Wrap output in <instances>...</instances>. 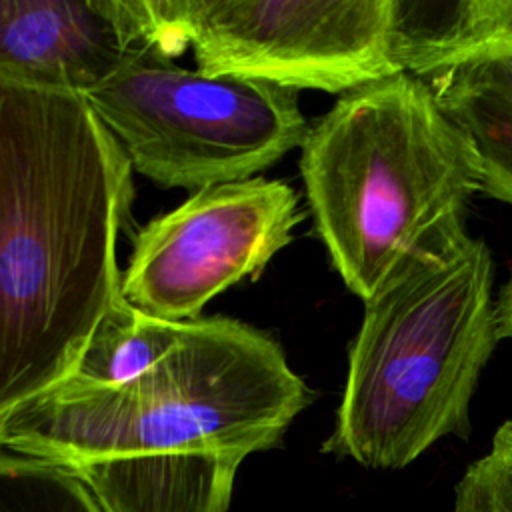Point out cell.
I'll use <instances>...</instances> for the list:
<instances>
[{
	"label": "cell",
	"instance_id": "52a82bcc",
	"mask_svg": "<svg viewBox=\"0 0 512 512\" xmlns=\"http://www.w3.org/2000/svg\"><path fill=\"white\" fill-rule=\"evenodd\" d=\"M302 218L284 180L254 176L198 190L136 232L122 296L168 322L196 320L216 294L260 276Z\"/></svg>",
	"mask_w": 512,
	"mask_h": 512
},
{
	"label": "cell",
	"instance_id": "ba28073f",
	"mask_svg": "<svg viewBox=\"0 0 512 512\" xmlns=\"http://www.w3.org/2000/svg\"><path fill=\"white\" fill-rule=\"evenodd\" d=\"M148 40L144 0H0V82L88 92Z\"/></svg>",
	"mask_w": 512,
	"mask_h": 512
},
{
	"label": "cell",
	"instance_id": "3957f363",
	"mask_svg": "<svg viewBox=\"0 0 512 512\" xmlns=\"http://www.w3.org/2000/svg\"><path fill=\"white\" fill-rule=\"evenodd\" d=\"M494 260L464 228L410 252L364 302L324 452L398 470L444 436L468 438L470 404L500 336Z\"/></svg>",
	"mask_w": 512,
	"mask_h": 512
},
{
	"label": "cell",
	"instance_id": "7c38bea8",
	"mask_svg": "<svg viewBox=\"0 0 512 512\" xmlns=\"http://www.w3.org/2000/svg\"><path fill=\"white\" fill-rule=\"evenodd\" d=\"M0 512H104L90 488L66 468L2 450Z\"/></svg>",
	"mask_w": 512,
	"mask_h": 512
},
{
	"label": "cell",
	"instance_id": "30bf717a",
	"mask_svg": "<svg viewBox=\"0 0 512 512\" xmlns=\"http://www.w3.org/2000/svg\"><path fill=\"white\" fill-rule=\"evenodd\" d=\"M512 44V0H392V60L424 78Z\"/></svg>",
	"mask_w": 512,
	"mask_h": 512
},
{
	"label": "cell",
	"instance_id": "8992f818",
	"mask_svg": "<svg viewBox=\"0 0 512 512\" xmlns=\"http://www.w3.org/2000/svg\"><path fill=\"white\" fill-rule=\"evenodd\" d=\"M148 38L196 70L344 94L398 74L392 0H144Z\"/></svg>",
	"mask_w": 512,
	"mask_h": 512
},
{
	"label": "cell",
	"instance_id": "6da1fadb",
	"mask_svg": "<svg viewBox=\"0 0 512 512\" xmlns=\"http://www.w3.org/2000/svg\"><path fill=\"white\" fill-rule=\"evenodd\" d=\"M308 402L270 334L210 316L126 384L70 376L0 412V444L66 468L104 512H226L240 464Z\"/></svg>",
	"mask_w": 512,
	"mask_h": 512
},
{
	"label": "cell",
	"instance_id": "8fae6325",
	"mask_svg": "<svg viewBox=\"0 0 512 512\" xmlns=\"http://www.w3.org/2000/svg\"><path fill=\"white\" fill-rule=\"evenodd\" d=\"M184 324L150 316L122 296L96 326L72 376L100 386L126 384L178 344Z\"/></svg>",
	"mask_w": 512,
	"mask_h": 512
},
{
	"label": "cell",
	"instance_id": "9c48e42d",
	"mask_svg": "<svg viewBox=\"0 0 512 512\" xmlns=\"http://www.w3.org/2000/svg\"><path fill=\"white\" fill-rule=\"evenodd\" d=\"M422 80L468 138L480 194L512 204V44L476 52Z\"/></svg>",
	"mask_w": 512,
	"mask_h": 512
},
{
	"label": "cell",
	"instance_id": "7a4b0ae2",
	"mask_svg": "<svg viewBox=\"0 0 512 512\" xmlns=\"http://www.w3.org/2000/svg\"><path fill=\"white\" fill-rule=\"evenodd\" d=\"M132 172L86 96L0 82V412L70 378L122 298Z\"/></svg>",
	"mask_w": 512,
	"mask_h": 512
},
{
	"label": "cell",
	"instance_id": "4fadbf2b",
	"mask_svg": "<svg viewBox=\"0 0 512 512\" xmlns=\"http://www.w3.org/2000/svg\"><path fill=\"white\" fill-rule=\"evenodd\" d=\"M452 512H512V418L496 428L490 450L466 468Z\"/></svg>",
	"mask_w": 512,
	"mask_h": 512
},
{
	"label": "cell",
	"instance_id": "5bb4252c",
	"mask_svg": "<svg viewBox=\"0 0 512 512\" xmlns=\"http://www.w3.org/2000/svg\"><path fill=\"white\" fill-rule=\"evenodd\" d=\"M496 326L500 340H512V274L496 296Z\"/></svg>",
	"mask_w": 512,
	"mask_h": 512
},
{
	"label": "cell",
	"instance_id": "5b68a950",
	"mask_svg": "<svg viewBox=\"0 0 512 512\" xmlns=\"http://www.w3.org/2000/svg\"><path fill=\"white\" fill-rule=\"evenodd\" d=\"M86 100L134 172L192 194L254 178L308 132L298 90L186 70L154 44L134 48Z\"/></svg>",
	"mask_w": 512,
	"mask_h": 512
},
{
	"label": "cell",
	"instance_id": "277c9868",
	"mask_svg": "<svg viewBox=\"0 0 512 512\" xmlns=\"http://www.w3.org/2000/svg\"><path fill=\"white\" fill-rule=\"evenodd\" d=\"M300 150L316 234L364 302L410 252L464 228L480 194L468 138L408 72L340 94Z\"/></svg>",
	"mask_w": 512,
	"mask_h": 512
}]
</instances>
